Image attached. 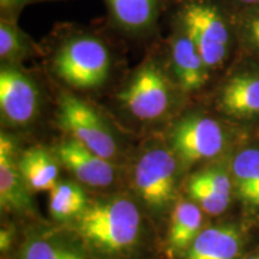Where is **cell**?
<instances>
[{
  "label": "cell",
  "instance_id": "cell-1",
  "mask_svg": "<svg viewBox=\"0 0 259 259\" xmlns=\"http://www.w3.org/2000/svg\"><path fill=\"white\" fill-rule=\"evenodd\" d=\"M114 56L111 45L94 29L63 24L50 57L52 74L71 92H96L111 79Z\"/></svg>",
  "mask_w": 259,
  "mask_h": 259
},
{
  "label": "cell",
  "instance_id": "cell-2",
  "mask_svg": "<svg viewBox=\"0 0 259 259\" xmlns=\"http://www.w3.org/2000/svg\"><path fill=\"white\" fill-rule=\"evenodd\" d=\"M74 220L80 238L102 254L125 253L135 247L141 235L139 210L132 200L122 197L88 204Z\"/></svg>",
  "mask_w": 259,
  "mask_h": 259
},
{
  "label": "cell",
  "instance_id": "cell-3",
  "mask_svg": "<svg viewBox=\"0 0 259 259\" xmlns=\"http://www.w3.org/2000/svg\"><path fill=\"white\" fill-rule=\"evenodd\" d=\"M181 95L166 57L150 54L126 78L115 99L136 119L151 121L170 112Z\"/></svg>",
  "mask_w": 259,
  "mask_h": 259
},
{
  "label": "cell",
  "instance_id": "cell-4",
  "mask_svg": "<svg viewBox=\"0 0 259 259\" xmlns=\"http://www.w3.org/2000/svg\"><path fill=\"white\" fill-rule=\"evenodd\" d=\"M171 21L185 30L210 71L221 67L232 46L234 17L218 0H173Z\"/></svg>",
  "mask_w": 259,
  "mask_h": 259
},
{
  "label": "cell",
  "instance_id": "cell-5",
  "mask_svg": "<svg viewBox=\"0 0 259 259\" xmlns=\"http://www.w3.org/2000/svg\"><path fill=\"white\" fill-rule=\"evenodd\" d=\"M57 120L79 143L106 160L118 151L115 138L100 112L71 90L63 89L57 100Z\"/></svg>",
  "mask_w": 259,
  "mask_h": 259
},
{
  "label": "cell",
  "instance_id": "cell-6",
  "mask_svg": "<svg viewBox=\"0 0 259 259\" xmlns=\"http://www.w3.org/2000/svg\"><path fill=\"white\" fill-rule=\"evenodd\" d=\"M41 87L22 65L2 64L0 67V112L8 125L25 126L40 112Z\"/></svg>",
  "mask_w": 259,
  "mask_h": 259
},
{
  "label": "cell",
  "instance_id": "cell-7",
  "mask_svg": "<svg viewBox=\"0 0 259 259\" xmlns=\"http://www.w3.org/2000/svg\"><path fill=\"white\" fill-rule=\"evenodd\" d=\"M177 161L173 151L156 148L142 155L135 168V186L150 209L161 211L173 202Z\"/></svg>",
  "mask_w": 259,
  "mask_h": 259
},
{
  "label": "cell",
  "instance_id": "cell-8",
  "mask_svg": "<svg viewBox=\"0 0 259 259\" xmlns=\"http://www.w3.org/2000/svg\"><path fill=\"white\" fill-rule=\"evenodd\" d=\"M169 139L173 153L185 163L215 157L225 145L220 122L202 114H190L177 121Z\"/></svg>",
  "mask_w": 259,
  "mask_h": 259
},
{
  "label": "cell",
  "instance_id": "cell-9",
  "mask_svg": "<svg viewBox=\"0 0 259 259\" xmlns=\"http://www.w3.org/2000/svg\"><path fill=\"white\" fill-rule=\"evenodd\" d=\"M170 34L166 41V59L171 76L184 95L198 93L209 82L211 71L189 34L169 19Z\"/></svg>",
  "mask_w": 259,
  "mask_h": 259
},
{
  "label": "cell",
  "instance_id": "cell-10",
  "mask_svg": "<svg viewBox=\"0 0 259 259\" xmlns=\"http://www.w3.org/2000/svg\"><path fill=\"white\" fill-rule=\"evenodd\" d=\"M108 22L121 34L132 37L151 36L173 0H103Z\"/></svg>",
  "mask_w": 259,
  "mask_h": 259
},
{
  "label": "cell",
  "instance_id": "cell-11",
  "mask_svg": "<svg viewBox=\"0 0 259 259\" xmlns=\"http://www.w3.org/2000/svg\"><path fill=\"white\" fill-rule=\"evenodd\" d=\"M56 156L79 183L92 187H107L114 181L115 170L106 160L71 138L56 148Z\"/></svg>",
  "mask_w": 259,
  "mask_h": 259
},
{
  "label": "cell",
  "instance_id": "cell-12",
  "mask_svg": "<svg viewBox=\"0 0 259 259\" xmlns=\"http://www.w3.org/2000/svg\"><path fill=\"white\" fill-rule=\"evenodd\" d=\"M30 189L18 167L15 142L10 136H0V205L3 210L28 212L32 210Z\"/></svg>",
  "mask_w": 259,
  "mask_h": 259
},
{
  "label": "cell",
  "instance_id": "cell-13",
  "mask_svg": "<svg viewBox=\"0 0 259 259\" xmlns=\"http://www.w3.org/2000/svg\"><path fill=\"white\" fill-rule=\"evenodd\" d=\"M218 105L223 113L238 118L259 114V71L242 70L227 78Z\"/></svg>",
  "mask_w": 259,
  "mask_h": 259
},
{
  "label": "cell",
  "instance_id": "cell-14",
  "mask_svg": "<svg viewBox=\"0 0 259 259\" xmlns=\"http://www.w3.org/2000/svg\"><path fill=\"white\" fill-rule=\"evenodd\" d=\"M241 247V234L234 227H209L202 229L190 245L185 259H236Z\"/></svg>",
  "mask_w": 259,
  "mask_h": 259
},
{
  "label": "cell",
  "instance_id": "cell-15",
  "mask_svg": "<svg viewBox=\"0 0 259 259\" xmlns=\"http://www.w3.org/2000/svg\"><path fill=\"white\" fill-rule=\"evenodd\" d=\"M18 167L31 192L52 191L58 184L59 167L46 149H27L19 155Z\"/></svg>",
  "mask_w": 259,
  "mask_h": 259
},
{
  "label": "cell",
  "instance_id": "cell-16",
  "mask_svg": "<svg viewBox=\"0 0 259 259\" xmlns=\"http://www.w3.org/2000/svg\"><path fill=\"white\" fill-rule=\"evenodd\" d=\"M203 210L193 200H180L176 204L170 216L168 242L173 251H187L202 231Z\"/></svg>",
  "mask_w": 259,
  "mask_h": 259
},
{
  "label": "cell",
  "instance_id": "cell-17",
  "mask_svg": "<svg viewBox=\"0 0 259 259\" xmlns=\"http://www.w3.org/2000/svg\"><path fill=\"white\" fill-rule=\"evenodd\" d=\"M40 51L32 38L21 29L17 18L0 16V60L2 64L21 63Z\"/></svg>",
  "mask_w": 259,
  "mask_h": 259
},
{
  "label": "cell",
  "instance_id": "cell-18",
  "mask_svg": "<svg viewBox=\"0 0 259 259\" xmlns=\"http://www.w3.org/2000/svg\"><path fill=\"white\" fill-rule=\"evenodd\" d=\"M232 176L244 203L259 208V149H245L236 155L232 163Z\"/></svg>",
  "mask_w": 259,
  "mask_h": 259
},
{
  "label": "cell",
  "instance_id": "cell-19",
  "mask_svg": "<svg viewBox=\"0 0 259 259\" xmlns=\"http://www.w3.org/2000/svg\"><path fill=\"white\" fill-rule=\"evenodd\" d=\"M50 192V212L58 221L76 219L88 205L84 190L72 181H60Z\"/></svg>",
  "mask_w": 259,
  "mask_h": 259
},
{
  "label": "cell",
  "instance_id": "cell-20",
  "mask_svg": "<svg viewBox=\"0 0 259 259\" xmlns=\"http://www.w3.org/2000/svg\"><path fill=\"white\" fill-rule=\"evenodd\" d=\"M21 259H87L78 251L41 238H31L22 247Z\"/></svg>",
  "mask_w": 259,
  "mask_h": 259
},
{
  "label": "cell",
  "instance_id": "cell-21",
  "mask_svg": "<svg viewBox=\"0 0 259 259\" xmlns=\"http://www.w3.org/2000/svg\"><path fill=\"white\" fill-rule=\"evenodd\" d=\"M187 192L191 200H193L204 212L209 215H220L228 208L231 203V196H225L210 189L192 177L187 184Z\"/></svg>",
  "mask_w": 259,
  "mask_h": 259
},
{
  "label": "cell",
  "instance_id": "cell-22",
  "mask_svg": "<svg viewBox=\"0 0 259 259\" xmlns=\"http://www.w3.org/2000/svg\"><path fill=\"white\" fill-rule=\"evenodd\" d=\"M235 31L252 50L259 52V5L235 10Z\"/></svg>",
  "mask_w": 259,
  "mask_h": 259
},
{
  "label": "cell",
  "instance_id": "cell-23",
  "mask_svg": "<svg viewBox=\"0 0 259 259\" xmlns=\"http://www.w3.org/2000/svg\"><path fill=\"white\" fill-rule=\"evenodd\" d=\"M197 181L204 184L210 189L218 191V192L225 194V196H231L232 194V180L229 174L225 169L221 168H208L197 171L193 174Z\"/></svg>",
  "mask_w": 259,
  "mask_h": 259
},
{
  "label": "cell",
  "instance_id": "cell-24",
  "mask_svg": "<svg viewBox=\"0 0 259 259\" xmlns=\"http://www.w3.org/2000/svg\"><path fill=\"white\" fill-rule=\"evenodd\" d=\"M19 0H0V12L4 17L17 18L19 11Z\"/></svg>",
  "mask_w": 259,
  "mask_h": 259
},
{
  "label": "cell",
  "instance_id": "cell-25",
  "mask_svg": "<svg viewBox=\"0 0 259 259\" xmlns=\"http://www.w3.org/2000/svg\"><path fill=\"white\" fill-rule=\"evenodd\" d=\"M14 233L15 231L12 228L2 229V232H0V251L3 253L8 252L11 247L12 241H14Z\"/></svg>",
  "mask_w": 259,
  "mask_h": 259
},
{
  "label": "cell",
  "instance_id": "cell-26",
  "mask_svg": "<svg viewBox=\"0 0 259 259\" xmlns=\"http://www.w3.org/2000/svg\"><path fill=\"white\" fill-rule=\"evenodd\" d=\"M229 2H231L232 4H234L235 6H239L240 9L259 5V0H229Z\"/></svg>",
  "mask_w": 259,
  "mask_h": 259
},
{
  "label": "cell",
  "instance_id": "cell-27",
  "mask_svg": "<svg viewBox=\"0 0 259 259\" xmlns=\"http://www.w3.org/2000/svg\"><path fill=\"white\" fill-rule=\"evenodd\" d=\"M44 2H53V0H19L18 9H19V11H21V10L25 8L27 5L36 4V3H44Z\"/></svg>",
  "mask_w": 259,
  "mask_h": 259
},
{
  "label": "cell",
  "instance_id": "cell-28",
  "mask_svg": "<svg viewBox=\"0 0 259 259\" xmlns=\"http://www.w3.org/2000/svg\"><path fill=\"white\" fill-rule=\"evenodd\" d=\"M247 259H259V254L258 255H253V257H250V258H247Z\"/></svg>",
  "mask_w": 259,
  "mask_h": 259
}]
</instances>
